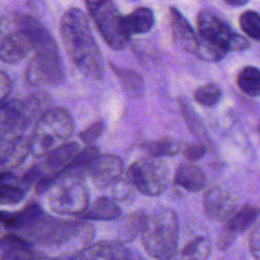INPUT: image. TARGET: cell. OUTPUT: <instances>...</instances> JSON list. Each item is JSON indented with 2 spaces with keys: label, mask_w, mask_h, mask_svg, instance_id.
<instances>
[{
  "label": "cell",
  "mask_w": 260,
  "mask_h": 260,
  "mask_svg": "<svg viewBox=\"0 0 260 260\" xmlns=\"http://www.w3.org/2000/svg\"><path fill=\"white\" fill-rule=\"evenodd\" d=\"M15 235L30 245L70 253L73 256L89 245L94 238V228L84 221H66L48 216L40 210Z\"/></svg>",
  "instance_id": "cell-1"
},
{
  "label": "cell",
  "mask_w": 260,
  "mask_h": 260,
  "mask_svg": "<svg viewBox=\"0 0 260 260\" xmlns=\"http://www.w3.org/2000/svg\"><path fill=\"white\" fill-rule=\"evenodd\" d=\"M61 40L71 62L86 78L102 80L104 62L85 13L79 8L66 10L60 23Z\"/></svg>",
  "instance_id": "cell-2"
},
{
  "label": "cell",
  "mask_w": 260,
  "mask_h": 260,
  "mask_svg": "<svg viewBox=\"0 0 260 260\" xmlns=\"http://www.w3.org/2000/svg\"><path fill=\"white\" fill-rule=\"evenodd\" d=\"M33 36V57L25 70V79L33 86L58 85L65 80V68L57 43L50 30L38 19L17 13Z\"/></svg>",
  "instance_id": "cell-3"
},
{
  "label": "cell",
  "mask_w": 260,
  "mask_h": 260,
  "mask_svg": "<svg viewBox=\"0 0 260 260\" xmlns=\"http://www.w3.org/2000/svg\"><path fill=\"white\" fill-rule=\"evenodd\" d=\"M198 48L196 56L205 61H221L229 52H241L250 47L244 36L236 33L225 19L205 9L197 17Z\"/></svg>",
  "instance_id": "cell-4"
},
{
  "label": "cell",
  "mask_w": 260,
  "mask_h": 260,
  "mask_svg": "<svg viewBox=\"0 0 260 260\" xmlns=\"http://www.w3.org/2000/svg\"><path fill=\"white\" fill-rule=\"evenodd\" d=\"M142 246L150 256L167 260L179 246V221L172 208H160L146 216L141 231Z\"/></svg>",
  "instance_id": "cell-5"
},
{
  "label": "cell",
  "mask_w": 260,
  "mask_h": 260,
  "mask_svg": "<svg viewBox=\"0 0 260 260\" xmlns=\"http://www.w3.org/2000/svg\"><path fill=\"white\" fill-rule=\"evenodd\" d=\"M74 132V118L65 108H50L37 119L29 136V155L45 157L66 144Z\"/></svg>",
  "instance_id": "cell-6"
},
{
  "label": "cell",
  "mask_w": 260,
  "mask_h": 260,
  "mask_svg": "<svg viewBox=\"0 0 260 260\" xmlns=\"http://www.w3.org/2000/svg\"><path fill=\"white\" fill-rule=\"evenodd\" d=\"M47 203L57 215L78 217L89 206V189L83 178L60 177L47 189Z\"/></svg>",
  "instance_id": "cell-7"
},
{
  "label": "cell",
  "mask_w": 260,
  "mask_h": 260,
  "mask_svg": "<svg viewBox=\"0 0 260 260\" xmlns=\"http://www.w3.org/2000/svg\"><path fill=\"white\" fill-rule=\"evenodd\" d=\"M104 42L112 50H123L129 37L124 32L123 17L113 0H84Z\"/></svg>",
  "instance_id": "cell-8"
},
{
  "label": "cell",
  "mask_w": 260,
  "mask_h": 260,
  "mask_svg": "<svg viewBox=\"0 0 260 260\" xmlns=\"http://www.w3.org/2000/svg\"><path fill=\"white\" fill-rule=\"evenodd\" d=\"M169 177V168L159 157L136 160L127 172V179L135 189L150 197H156L167 189Z\"/></svg>",
  "instance_id": "cell-9"
},
{
  "label": "cell",
  "mask_w": 260,
  "mask_h": 260,
  "mask_svg": "<svg viewBox=\"0 0 260 260\" xmlns=\"http://www.w3.org/2000/svg\"><path fill=\"white\" fill-rule=\"evenodd\" d=\"M13 22L18 29L12 30L0 40V61L9 65L19 63L33 52V36L29 28L20 22L17 13L13 14Z\"/></svg>",
  "instance_id": "cell-10"
},
{
  "label": "cell",
  "mask_w": 260,
  "mask_h": 260,
  "mask_svg": "<svg viewBox=\"0 0 260 260\" xmlns=\"http://www.w3.org/2000/svg\"><path fill=\"white\" fill-rule=\"evenodd\" d=\"M258 216V207L254 205H246L244 207H241L240 210L235 211L226 220L225 226L222 229V233L218 236V249L226 250L234 243L236 236L245 233L249 228H251L256 222Z\"/></svg>",
  "instance_id": "cell-11"
},
{
  "label": "cell",
  "mask_w": 260,
  "mask_h": 260,
  "mask_svg": "<svg viewBox=\"0 0 260 260\" xmlns=\"http://www.w3.org/2000/svg\"><path fill=\"white\" fill-rule=\"evenodd\" d=\"M135 253L117 240L89 244L70 256L69 260H134Z\"/></svg>",
  "instance_id": "cell-12"
},
{
  "label": "cell",
  "mask_w": 260,
  "mask_h": 260,
  "mask_svg": "<svg viewBox=\"0 0 260 260\" xmlns=\"http://www.w3.org/2000/svg\"><path fill=\"white\" fill-rule=\"evenodd\" d=\"M236 201L230 192L221 187H210L203 196V208L207 218L213 221H226L236 211Z\"/></svg>",
  "instance_id": "cell-13"
},
{
  "label": "cell",
  "mask_w": 260,
  "mask_h": 260,
  "mask_svg": "<svg viewBox=\"0 0 260 260\" xmlns=\"http://www.w3.org/2000/svg\"><path fill=\"white\" fill-rule=\"evenodd\" d=\"M124 164L117 155H99L89 170V178L98 188H109L123 177Z\"/></svg>",
  "instance_id": "cell-14"
},
{
  "label": "cell",
  "mask_w": 260,
  "mask_h": 260,
  "mask_svg": "<svg viewBox=\"0 0 260 260\" xmlns=\"http://www.w3.org/2000/svg\"><path fill=\"white\" fill-rule=\"evenodd\" d=\"M170 27L173 42L175 46L184 52L196 55L198 48L197 33L194 32L187 18L177 8H170Z\"/></svg>",
  "instance_id": "cell-15"
},
{
  "label": "cell",
  "mask_w": 260,
  "mask_h": 260,
  "mask_svg": "<svg viewBox=\"0 0 260 260\" xmlns=\"http://www.w3.org/2000/svg\"><path fill=\"white\" fill-rule=\"evenodd\" d=\"M35 248L20 236L10 233L0 238V260H35Z\"/></svg>",
  "instance_id": "cell-16"
},
{
  "label": "cell",
  "mask_w": 260,
  "mask_h": 260,
  "mask_svg": "<svg viewBox=\"0 0 260 260\" xmlns=\"http://www.w3.org/2000/svg\"><path fill=\"white\" fill-rule=\"evenodd\" d=\"M29 155V137L24 135L14 137L5 141L4 146L0 149V167L5 169L15 168L22 164Z\"/></svg>",
  "instance_id": "cell-17"
},
{
  "label": "cell",
  "mask_w": 260,
  "mask_h": 260,
  "mask_svg": "<svg viewBox=\"0 0 260 260\" xmlns=\"http://www.w3.org/2000/svg\"><path fill=\"white\" fill-rule=\"evenodd\" d=\"M174 184L190 193H197L205 189L207 179L200 167L185 162L178 167L174 175Z\"/></svg>",
  "instance_id": "cell-18"
},
{
  "label": "cell",
  "mask_w": 260,
  "mask_h": 260,
  "mask_svg": "<svg viewBox=\"0 0 260 260\" xmlns=\"http://www.w3.org/2000/svg\"><path fill=\"white\" fill-rule=\"evenodd\" d=\"M121 216V208L113 200L99 197L78 216L81 221H113Z\"/></svg>",
  "instance_id": "cell-19"
},
{
  "label": "cell",
  "mask_w": 260,
  "mask_h": 260,
  "mask_svg": "<svg viewBox=\"0 0 260 260\" xmlns=\"http://www.w3.org/2000/svg\"><path fill=\"white\" fill-rule=\"evenodd\" d=\"M155 24V15L150 8L140 7L123 17L124 32L128 37L150 32Z\"/></svg>",
  "instance_id": "cell-20"
},
{
  "label": "cell",
  "mask_w": 260,
  "mask_h": 260,
  "mask_svg": "<svg viewBox=\"0 0 260 260\" xmlns=\"http://www.w3.org/2000/svg\"><path fill=\"white\" fill-rule=\"evenodd\" d=\"M99 155H101L99 150L95 146H88L80 150L79 154L74 157L73 161L65 168L60 177H78L84 179V177L89 174L91 165L94 164Z\"/></svg>",
  "instance_id": "cell-21"
},
{
  "label": "cell",
  "mask_w": 260,
  "mask_h": 260,
  "mask_svg": "<svg viewBox=\"0 0 260 260\" xmlns=\"http://www.w3.org/2000/svg\"><path fill=\"white\" fill-rule=\"evenodd\" d=\"M210 255L211 241L206 236H196L167 260H208Z\"/></svg>",
  "instance_id": "cell-22"
},
{
  "label": "cell",
  "mask_w": 260,
  "mask_h": 260,
  "mask_svg": "<svg viewBox=\"0 0 260 260\" xmlns=\"http://www.w3.org/2000/svg\"><path fill=\"white\" fill-rule=\"evenodd\" d=\"M182 142L180 140L173 139V137H162V139L147 141L141 145V149L149 154L150 157H161V156H174L182 151Z\"/></svg>",
  "instance_id": "cell-23"
},
{
  "label": "cell",
  "mask_w": 260,
  "mask_h": 260,
  "mask_svg": "<svg viewBox=\"0 0 260 260\" xmlns=\"http://www.w3.org/2000/svg\"><path fill=\"white\" fill-rule=\"evenodd\" d=\"M109 66H111L114 75L118 78L122 88H123L127 93L135 96H140L144 93V80H142V76L140 75L137 71L132 70V69L119 68V66H116L114 63H109Z\"/></svg>",
  "instance_id": "cell-24"
},
{
  "label": "cell",
  "mask_w": 260,
  "mask_h": 260,
  "mask_svg": "<svg viewBox=\"0 0 260 260\" xmlns=\"http://www.w3.org/2000/svg\"><path fill=\"white\" fill-rule=\"evenodd\" d=\"M145 220H146V215L139 212V211L124 217L119 223L118 230H117V233H118V240L117 241L124 244L135 240L137 236L141 235Z\"/></svg>",
  "instance_id": "cell-25"
},
{
  "label": "cell",
  "mask_w": 260,
  "mask_h": 260,
  "mask_svg": "<svg viewBox=\"0 0 260 260\" xmlns=\"http://www.w3.org/2000/svg\"><path fill=\"white\" fill-rule=\"evenodd\" d=\"M238 86L249 96H259L260 71L256 66H245L238 75Z\"/></svg>",
  "instance_id": "cell-26"
},
{
  "label": "cell",
  "mask_w": 260,
  "mask_h": 260,
  "mask_svg": "<svg viewBox=\"0 0 260 260\" xmlns=\"http://www.w3.org/2000/svg\"><path fill=\"white\" fill-rule=\"evenodd\" d=\"M25 197V188L15 182V179L0 184V206H14L22 202Z\"/></svg>",
  "instance_id": "cell-27"
},
{
  "label": "cell",
  "mask_w": 260,
  "mask_h": 260,
  "mask_svg": "<svg viewBox=\"0 0 260 260\" xmlns=\"http://www.w3.org/2000/svg\"><path fill=\"white\" fill-rule=\"evenodd\" d=\"M180 104V109H182L183 117L185 119V123H187L188 128L190 129L193 135L196 137H198L200 140L202 139H207V134H206V129L203 127L202 122H201L200 117L197 116V113L194 112L193 107L190 106L189 103L187 102V99L182 98L179 101Z\"/></svg>",
  "instance_id": "cell-28"
},
{
  "label": "cell",
  "mask_w": 260,
  "mask_h": 260,
  "mask_svg": "<svg viewBox=\"0 0 260 260\" xmlns=\"http://www.w3.org/2000/svg\"><path fill=\"white\" fill-rule=\"evenodd\" d=\"M222 96V90L215 83H208L200 86L194 91V99L203 107H215Z\"/></svg>",
  "instance_id": "cell-29"
},
{
  "label": "cell",
  "mask_w": 260,
  "mask_h": 260,
  "mask_svg": "<svg viewBox=\"0 0 260 260\" xmlns=\"http://www.w3.org/2000/svg\"><path fill=\"white\" fill-rule=\"evenodd\" d=\"M240 27L243 32L251 40L258 41L260 40V17L258 12L255 10H246L240 15Z\"/></svg>",
  "instance_id": "cell-30"
},
{
  "label": "cell",
  "mask_w": 260,
  "mask_h": 260,
  "mask_svg": "<svg viewBox=\"0 0 260 260\" xmlns=\"http://www.w3.org/2000/svg\"><path fill=\"white\" fill-rule=\"evenodd\" d=\"M109 188L112 190V197L116 201H131L135 197V188L127 177L119 178Z\"/></svg>",
  "instance_id": "cell-31"
},
{
  "label": "cell",
  "mask_w": 260,
  "mask_h": 260,
  "mask_svg": "<svg viewBox=\"0 0 260 260\" xmlns=\"http://www.w3.org/2000/svg\"><path fill=\"white\" fill-rule=\"evenodd\" d=\"M104 129H106V123H104V121L99 119V121H95L93 124H90L85 131L81 132L79 137L84 144L90 146L93 142H95L103 135Z\"/></svg>",
  "instance_id": "cell-32"
},
{
  "label": "cell",
  "mask_w": 260,
  "mask_h": 260,
  "mask_svg": "<svg viewBox=\"0 0 260 260\" xmlns=\"http://www.w3.org/2000/svg\"><path fill=\"white\" fill-rule=\"evenodd\" d=\"M182 152L183 156L188 161H198L206 155L207 147L203 142H190V144H187L184 147H182Z\"/></svg>",
  "instance_id": "cell-33"
},
{
  "label": "cell",
  "mask_w": 260,
  "mask_h": 260,
  "mask_svg": "<svg viewBox=\"0 0 260 260\" xmlns=\"http://www.w3.org/2000/svg\"><path fill=\"white\" fill-rule=\"evenodd\" d=\"M249 249H250L251 255L254 259L259 260L260 258V231H259V223L255 222L253 225V229L250 231V236H249Z\"/></svg>",
  "instance_id": "cell-34"
},
{
  "label": "cell",
  "mask_w": 260,
  "mask_h": 260,
  "mask_svg": "<svg viewBox=\"0 0 260 260\" xmlns=\"http://www.w3.org/2000/svg\"><path fill=\"white\" fill-rule=\"evenodd\" d=\"M12 89V80L5 71L0 70V104H3Z\"/></svg>",
  "instance_id": "cell-35"
},
{
  "label": "cell",
  "mask_w": 260,
  "mask_h": 260,
  "mask_svg": "<svg viewBox=\"0 0 260 260\" xmlns=\"http://www.w3.org/2000/svg\"><path fill=\"white\" fill-rule=\"evenodd\" d=\"M12 22H13V17L10 18L9 15L7 14V12L0 8V40H2L3 37H5V36L10 32V25H12Z\"/></svg>",
  "instance_id": "cell-36"
},
{
  "label": "cell",
  "mask_w": 260,
  "mask_h": 260,
  "mask_svg": "<svg viewBox=\"0 0 260 260\" xmlns=\"http://www.w3.org/2000/svg\"><path fill=\"white\" fill-rule=\"evenodd\" d=\"M13 179H15V177L12 174V173L0 172V184H3V183L5 182H9V180H13Z\"/></svg>",
  "instance_id": "cell-37"
},
{
  "label": "cell",
  "mask_w": 260,
  "mask_h": 260,
  "mask_svg": "<svg viewBox=\"0 0 260 260\" xmlns=\"http://www.w3.org/2000/svg\"><path fill=\"white\" fill-rule=\"evenodd\" d=\"M223 2H226L231 7H244L248 4L249 0H223Z\"/></svg>",
  "instance_id": "cell-38"
},
{
  "label": "cell",
  "mask_w": 260,
  "mask_h": 260,
  "mask_svg": "<svg viewBox=\"0 0 260 260\" xmlns=\"http://www.w3.org/2000/svg\"><path fill=\"white\" fill-rule=\"evenodd\" d=\"M35 260H69L62 256H46V255H36Z\"/></svg>",
  "instance_id": "cell-39"
},
{
  "label": "cell",
  "mask_w": 260,
  "mask_h": 260,
  "mask_svg": "<svg viewBox=\"0 0 260 260\" xmlns=\"http://www.w3.org/2000/svg\"><path fill=\"white\" fill-rule=\"evenodd\" d=\"M134 260H145V259H144V258H141V256H140V255H137V254H135Z\"/></svg>",
  "instance_id": "cell-40"
}]
</instances>
